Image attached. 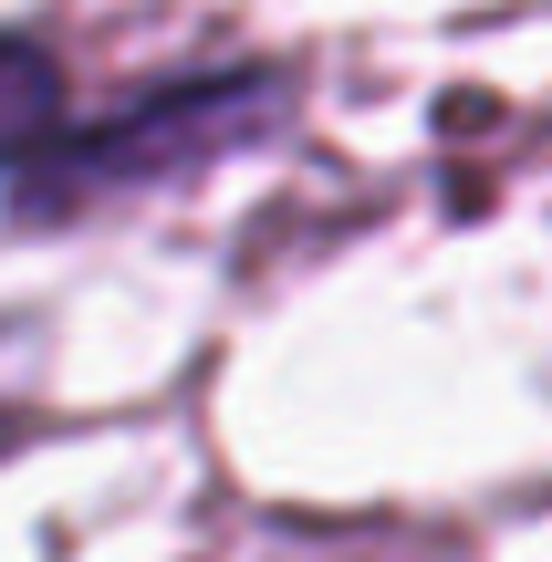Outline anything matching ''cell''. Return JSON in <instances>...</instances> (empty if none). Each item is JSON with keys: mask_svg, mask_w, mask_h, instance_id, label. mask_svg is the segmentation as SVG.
I'll list each match as a JSON object with an SVG mask.
<instances>
[{"mask_svg": "<svg viewBox=\"0 0 552 562\" xmlns=\"http://www.w3.org/2000/svg\"><path fill=\"white\" fill-rule=\"evenodd\" d=\"M83 125V94H74V63L53 53L42 32L0 21V188L32 178L63 136Z\"/></svg>", "mask_w": 552, "mask_h": 562, "instance_id": "2", "label": "cell"}, {"mask_svg": "<svg viewBox=\"0 0 552 562\" xmlns=\"http://www.w3.org/2000/svg\"><path fill=\"white\" fill-rule=\"evenodd\" d=\"M32 438H42V406L21 396V385H0V459H21Z\"/></svg>", "mask_w": 552, "mask_h": 562, "instance_id": "3", "label": "cell"}, {"mask_svg": "<svg viewBox=\"0 0 552 562\" xmlns=\"http://www.w3.org/2000/svg\"><path fill=\"white\" fill-rule=\"evenodd\" d=\"M303 125V63H188L167 83H136L125 104L83 115L32 178L0 188V229L11 240H63V229H94L115 209H146L167 188H199L209 167H240L261 146H282Z\"/></svg>", "mask_w": 552, "mask_h": 562, "instance_id": "1", "label": "cell"}]
</instances>
